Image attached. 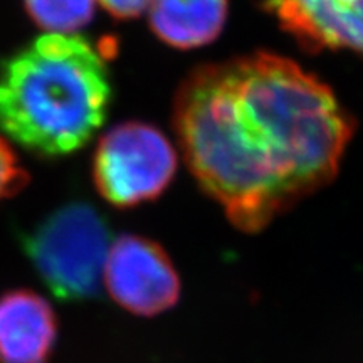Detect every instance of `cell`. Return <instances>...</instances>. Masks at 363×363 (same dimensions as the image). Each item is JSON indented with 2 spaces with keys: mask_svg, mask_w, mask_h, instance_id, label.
<instances>
[{
  "mask_svg": "<svg viewBox=\"0 0 363 363\" xmlns=\"http://www.w3.org/2000/svg\"><path fill=\"white\" fill-rule=\"evenodd\" d=\"M179 157L155 126L126 121L99 140L93 158V180L99 195L116 208L152 202L169 189Z\"/></svg>",
  "mask_w": 363,
  "mask_h": 363,
  "instance_id": "obj_4",
  "label": "cell"
},
{
  "mask_svg": "<svg viewBox=\"0 0 363 363\" xmlns=\"http://www.w3.org/2000/svg\"><path fill=\"white\" fill-rule=\"evenodd\" d=\"M174 128L203 192L238 229L259 233L335 179L355 123L301 66L256 52L190 72Z\"/></svg>",
  "mask_w": 363,
  "mask_h": 363,
  "instance_id": "obj_1",
  "label": "cell"
},
{
  "mask_svg": "<svg viewBox=\"0 0 363 363\" xmlns=\"http://www.w3.org/2000/svg\"><path fill=\"white\" fill-rule=\"evenodd\" d=\"M29 174L22 169L19 158L4 136H0V202L12 197L27 185Z\"/></svg>",
  "mask_w": 363,
  "mask_h": 363,
  "instance_id": "obj_10",
  "label": "cell"
},
{
  "mask_svg": "<svg viewBox=\"0 0 363 363\" xmlns=\"http://www.w3.org/2000/svg\"><path fill=\"white\" fill-rule=\"evenodd\" d=\"M266 11L306 51L363 57V0H266Z\"/></svg>",
  "mask_w": 363,
  "mask_h": 363,
  "instance_id": "obj_6",
  "label": "cell"
},
{
  "mask_svg": "<svg viewBox=\"0 0 363 363\" xmlns=\"http://www.w3.org/2000/svg\"><path fill=\"white\" fill-rule=\"evenodd\" d=\"M30 264L61 301H86L101 291L110 227L86 202H69L45 216L22 239Z\"/></svg>",
  "mask_w": 363,
  "mask_h": 363,
  "instance_id": "obj_3",
  "label": "cell"
},
{
  "mask_svg": "<svg viewBox=\"0 0 363 363\" xmlns=\"http://www.w3.org/2000/svg\"><path fill=\"white\" fill-rule=\"evenodd\" d=\"M116 19H135L148 11L152 0H96Z\"/></svg>",
  "mask_w": 363,
  "mask_h": 363,
  "instance_id": "obj_11",
  "label": "cell"
},
{
  "mask_svg": "<svg viewBox=\"0 0 363 363\" xmlns=\"http://www.w3.org/2000/svg\"><path fill=\"white\" fill-rule=\"evenodd\" d=\"M110 98L103 52L78 34H44L0 65V131L35 157L88 145Z\"/></svg>",
  "mask_w": 363,
  "mask_h": 363,
  "instance_id": "obj_2",
  "label": "cell"
},
{
  "mask_svg": "<svg viewBox=\"0 0 363 363\" xmlns=\"http://www.w3.org/2000/svg\"><path fill=\"white\" fill-rule=\"evenodd\" d=\"M150 27L177 49H195L219 38L229 16V0H152Z\"/></svg>",
  "mask_w": 363,
  "mask_h": 363,
  "instance_id": "obj_8",
  "label": "cell"
},
{
  "mask_svg": "<svg viewBox=\"0 0 363 363\" xmlns=\"http://www.w3.org/2000/svg\"><path fill=\"white\" fill-rule=\"evenodd\" d=\"M103 283L118 305L138 316L172 310L182 289L169 254L155 240L138 234H123L111 244Z\"/></svg>",
  "mask_w": 363,
  "mask_h": 363,
  "instance_id": "obj_5",
  "label": "cell"
},
{
  "mask_svg": "<svg viewBox=\"0 0 363 363\" xmlns=\"http://www.w3.org/2000/svg\"><path fill=\"white\" fill-rule=\"evenodd\" d=\"M24 6L45 34H76L93 21L96 0H24Z\"/></svg>",
  "mask_w": 363,
  "mask_h": 363,
  "instance_id": "obj_9",
  "label": "cell"
},
{
  "mask_svg": "<svg viewBox=\"0 0 363 363\" xmlns=\"http://www.w3.org/2000/svg\"><path fill=\"white\" fill-rule=\"evenodd\" d=\"M57 340V316L30 289L0 296V363H48Z\"/></svg>",
  "mask_w": 363,
  "mask_h": 363,
  "instance_id": "obj_7",
  "label": "cell"
}]
</instances>
